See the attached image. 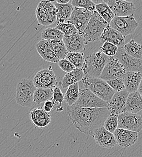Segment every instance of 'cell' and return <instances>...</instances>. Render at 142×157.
Masks as SVG:
<instances>
[{
  "label": "cell",
  "instance_id": "1",
  "mask_svg": "<svg viewBox=\"0 0 142 157\" xmlns=\"http://www.w3.org/2000/svg\"><path fill=\"white\" fill-rule=\"evenodd\" d=\"M67 114L74 126L82 133L92 136L103 126L110 113L107 108H88L73 105L67 106Z\"/></svg>",
  "mask_w": 142,
  "mask_h": 157
},
{
  "label": "cell",
  "instance_id": "2",
  "mask_svg": "<svg viewBox=\"0 0 142 157\" xmlns=\"http://www.w3.org/2000/svg\"><path fill=\"white\" fill-rule=\"evenodd\" d=\"M109 58V57L99 51L88 56L82 67L85 76L100 78Z\"/></svg>",
  "mask_w": 142,
  "mask_h": 157
},
{
  "label": "cell",
  "instance_id": "3",
  "mask_svg": "<svg viewBox=\"0 0 142 157\" xmlns=\"http://www.w3.org/2000/svg\"><path fill=\"white\" fill-rule=\"evenodd\" d=\"M81 82L85 89L90 90L98 98L107 103L109 101L116 93L105 80L101 78L85 76Z\"/></svg>",
  "mask_w": 142,
  "mask_h": 157
},
{
  "label": "cell",
  "instance_id": "4",
  "mask_svg": "<svg viewBox=\"0 0 142 157\" xmlns=\"http://www.w3.org/2000/svg\"><path fill=\"white\" fill-rule=\"evenodd\" d=\"M36 90L33 80L28 78L21 79L17 86L15 95L17 103L23 107H30L33 103Z\"/></svg>",
  "mask_w": 142,
  "mask_h": 157
},
{
  "label": "cell",
  "instance_id": "5",
  "mask_svg": "<svg viewBox=\"0 0 142 157\" xmlns=\"http://www.w3.org/2000/svg\"><path fill=\"white\" fill-rule=\"evenodd\" d=\"M108 24L96 10L93 12L82 35L88 44L97 40L99 39L103 30Z\"/></svg>",
  "mask_w": 142,
  "mask_h": 157
},
{
  "label": "cell",
  "instance_id": "6",
  "mask_svg": "<svg viewBox=\"0 0 142 157\" xmlns=\"http://www.w3.org/2000/svg\"><path fill=\"white\" fill-rule=\"evenodd\" d=\"M35 13L39 24L48 26L56 21L58 9L53 1H42L38 4Z\"/></svg>",
  "mask_w": 142,
  "mask_h": 157
},
{
  "label": "cell",
  "instance_id": "7",
  "mask_svg": "<svg viewBox=\"0 0 142 157\" xmlns=\"http://www.w3.org/2000/svg\"><path fill=\"white\" fill-rule=\"evenodd\" d=\"M126 71L123 66L115 56L109 57L100 78L105 80H110L115 78L123 79Z\"/></svg>",
  "mask_w": 142,
  "mask_h": 157
},
{
  "label": "cell",
  "instance_id": "8",
  "mask_svg": "<svg viewBox=\"0 0 142 157\" xmlns=\"http://www.w3.org/2000/svg\"><path fill=\"white\" fill-rule=\"evenodd\" d=\"M138 25L139 24L134 16L115 17L109 24L111 28L118 31L124 37L133 34Z\"/></svg>",
  "mask_w": 142,
  "mask_h": 157
},
{
  "label": "cell",
  "instance_id": "9",
  "mask_svg": "<svg viewBox=\"0 0 142 157\" xmlns=\"http://www.w3.org/2000/svg\"><path fill=\"white\" fill-rule=\"evenodd\" d=\"M33 81L36 88L53 90L58 84L56 76L52 66L39 71Z\"/></svg>",
  "mask_w": 142,
  "mask_h": 157
},
{
  "label": "cell",
  "instance_id": "10",
  "mask_svg": "<svg viewBox=\"0 0 142 157\" xmlns=\"http://www.w3.org/2000/svg\"><path fill=\"white\" fill-rule=\"evenodd\" d=\"M129 93L126 90L116 92L113 98L108 102L107 109L110 115L118 117L126 111V101Z\"/></svg>",
  "mask_w": 142,
  "mask_h": 157
},
{
  "label": "cell",
  "instance_id": "11",
  "mask_svg": "<svg viewBox=\"0 0 142 157\" xmlns=\"http://www.w3.org/2000/svg\"><path fill=\"white\" fill-rule=\"evenodd\" d=\"M81 107L88 108H107L108 103L103 101L90 90L88 89H80L79 98L75 103Z\"/></svg>",
  "mask_w": 142,
  "mask_h": 157
},
{
  "label": "cell",
  "instance_id": "12",
  "mask_svg": "<svg viewBox=\"0 0 142 157\" xmlns=\"http://www.w3.org/2000/svg\"><path fill=\"white\" fill-rule=\"evenodd\" d=\"M118 128L140 132L142 130V116L137 114L125 113L118 116Z\"/></svg>",
  "mask_w": 142,
  "mask_h": 157
},
{
  "label": "cell",
  "instance_id": "13",
  "mask_svg": "<svg viewBox=\"0 0 142 157\" xmlns=\"http://www.w3.org/2000/svg\"><path fill=\"white\" fill-rule=\"evenodd\" d=\"M93 14V12L82 8H74L71 17L67 22L74 25L78 30V33L82 35Z\"/></svg>",
  "mask_w": 142,
  "mask_h": 157
},
{
  "label": "cell",
  "instance_id": "14",
  "mask_svg": "<svg viewBox=\"0 0 142 157\" xmlns=\"http://www.w3.org/2000/svg\"><path fill=\"white\" fill-rule=\"evenodd\" d=\"M115 57L119 60L126 72L142 73V59H137L126 53L123 47H118Z\"/></svg>",
  "mask_w": 142,
  "mask_h": 157
},
{
  "label": "cell",
  "instance_id": "15",
  "mask_svg": "<svg viewBox=\"0 0 142 157\" xmlns=\"http://www.w3.org/2000/svg\"><path fill=\"white\" fill-rule=\"evenodd\" d=\"M106 3L111 10L113 11L115 17H125L134 16L136 7L131 2L123 0L103 1Z\"/></svg>",
  "mask_w": 142,
  "mask_h": 157
},
{
  "label": "cell",
  "instance_id": "16",
  "mask_svg": "<svg viewBox=\"0 0 142 157\" xmlns=\"http://www.w3.org/2000/svg\"><path fill=\"white\" fill-rule=\"evenodd\" d=\"M92 137L94 138L96 144L102 148L110 149L117 144L114 134L106 131L103 126L97 129Z\"/></svg>",
  "mask_w": 142,
  "mask_h": 157
},
{
  "label": "cell",
  "instance_id": "17",
  "mask_svg": "<svg viewBox=\"0 0 142 157\" xmlns=\"http://www.w3.org/2000/svg\"><path fill=\"white\" fill-rule=\"evenodd\" d=\"M113 134L117 144L123 148L132 146L139 138L137 132L121 128H117Z\"/></svg>",
  "mask_w": 142,
  "mask_h": 157
},
{
  "label": "cell",
  "instance_id": "18",
  "mask_svg": "<svg viewBox=\"0 0 142 157\" xmlns=\"http://www.w3.org/2000/svg\"><path fill=\"white\" fill-rule=\"evenodd\" d=\"M62 40L68 53H82L85 50V45L88 44L83 36L79 33L64 36Z\"/></svg>",
  "mask_w": 142,
  "mask_h": 157
},
{
  "label": "cell",
  "instance_id": "19",
  "mask_svg": "<svg viewBox=\"0 0 142 157\" xmlns=\"http://www.w3.org/2000/svg\"><path fill=\"white\" fill-rule=\"evenodd\" d=\"M103 44L106 42L114 44L118 47H123L125 45V37L118 31L111 28L108 24L103 30L99 39Z\"/></svg>",
  "mask_w": 142,
  "mask_h": 157
},
{
  "label": "cell",
  "instance_id": "20",
  "mask_svg": "<svg viewBox=\"0 0 142 157\" xmlns=\"http://www.w3.org/2000/svg\"><path fill=\"white\" fill-rule=\"evenodd\" d=\"M30 118L33 124L40 128L47 126L51 122V115L43 108H36L30 111Z\"/></svg>",
  "mask_w": 142,
  "mask_h": 157
},
{
  "label": "cell",
  "instance_id": "21",
  "mask_svg": "<svg viewBox=\"0 0 142 157\" xmlns=\"http://www.w3.org/2000/svg\"><path fill=\"white\" fill-rule=\"evenodd\" d=\"M36 49L44 60L54 63H58L59 61L52 50L49 41L42 39L36 44Z\"/></svg>",
  "mask_w": 142,
  "mask_h": 157
},
{
  "label": "cell",
  "instance_id": "22",
  "mask_svg": "<svg viewBox=\"0 0 142 157\" xmlns=\"http://www.w3.org/2000/svg\"><path fill=\"white\" fill-rule=\"evenodd\" d=\"M142 78V73L139 72H126L123 78L125 90L129 93L138 91Z\"/></svg>",
  "mask_w": 142,
  "mask_h": 157
},
{
  "label": "cell",
  "instance_id": "23",
  "mask_svg": "<svg viewBox=\"0 0 142 157\" xmlns=\"http://www.w3.org/2000/svg\"><path fill=\"white\" fill-rule=\"evenodd\" d=\"M142 110V96L138 92L129 93L126 101V113L137 114Z\"/></svg>",
  "mask_w": 142,
  "mask_h": 157
},
{
  "label": "cell",
  "instance_id": "24",
  "mask_svg": "<svg viewBox=\"0 0 142 157\" xmlns=\"http://www.w3.org/2000/svg\"><path fill=\"white\" fill-rule=\"evenodd\" d=\"M85 77L82 68H76L73 71L67 73L61 82L63 88H67L71 85L78 83Z\"/></svg>",
  "mask_w": 142,
  "mask_h": 157
},
{
  "label": "cell",
  "instance_id": "25",
  "mask_svg": "<svg viewBox=\"0 0 142 157\" xmlns=\"http://www.w3.org/2000/svg\"><path fill=\"white\" fill-rule=\"evenodd\" d=\"M54 4L58 9V14L56 18L57 25L63 23H67L70 19L72 12L74 9L73 6L70 3L65 5H62L56 3L55 1H54Z\"/></svg>",
  "mask_w": 142,
  "mask_h": 157
},
{
  "label": "cell",
  "instance_id": "26",
  "mask_svg": "<svg viewBox=\"0 0 142 157\" xmlns=\"http://www.w3.org/2000/svg\"><path fill=\"white\" fill-rule=\"evenodd\" d=\"M80 89L79 83H76L68 87V89L64 94V100L68 106L75 105L79 98Z\"/></svg>",
  "mask_w": 142,
  "mask_h": 157
},
{
  "label": "cell",
  "instance_id": "27",
  "mask_svg": "<svg viewBox=\"0 0 142 157\" xmlns=\"http://www.w3.org/2000/svg\"><path fill=\"white\" fill-rule=\"evenodd\" d=\"M126 53L137 59H142V45L132 39L123 47Z\"/></svg>",
  "mask_w": 142,
  "mask_h": 157
},
{
  "label": "cell",
  "instance_id": "28",
  "mask_svg": "<svg viewBox=\"0 0 142 157\" xmlns=\"http://www.w3.org/2000/svg\"><path fill=\"white\" fill-rule=\"evenodd\" d=\"M96 10L102 18L109 24L115 17V15L108 5L104 2L103 1H102V2L100 4H96Z\"/></svg>",
  "mask_w": 142,
  "mask_h": 157
},
{
  "label": "cell",
  "instance_id": "29",
  "mask_svg": "<svg viewBox=\"0 0 142 157\" xmlns=\"http://www.w3.org/2000/svg\"><path fill=\"white\" fill-rule=\"evenodd\" d=\"M52 98L53 90L36 88L34 94L33 101L37 105H40L46 101L52 100Z\"/></svg>",
  "mask_w": 142,
  "mask_h": 157
},
{
  "label": "cell",
  "instance_id": "30",
  "mask_svg": "<svg viewBox=\"0 0 142 157\" xmlns=\"http://www.w3.org/2000/svg\"><path fill=\"white\" fill-rule=\"evenodd\" d=\"M64 35L56 28H47L41 33L42 39L51 40H62Z\"/></svg>",
  "mask_w": 142,
  "mask_h": 157
},
{
  "label": "cell",
  "instance_id": "31",
  "mask_svg": "<svg viewBox=\"0 0 142 157\" xmlns=\"http://www.w3.org/2000/svg\"><path fill=\"white\" fill-rule=\"evenodd\" d=\"M49 43L59 60L66 58L68 52L63 40H51Z\"/></svg>",
  "mask_w": 142,
  "mask_h": 157
},
{
  "label": "cell",
  "instance_id": "32",
  "mask_svg": "<svg viewBox=\"0 0 142 157\" xmlns=\"http://www.w3.org/2000/svg\"><path fill=\"white\" fill-rule=\"evenodd\" d=\"M65 59L69 60L76 68H82L85 60L83 53H68Z\"/></svg>",
  "mask_w": 142,
  "mask_h": 157
},
{
  "label": "cell",
  "instance_id": "33",
  "mask_svg": "<svg viewBox=\"0 0 142 157\" xmlns=\"http://www.w3.org/2000/svg\"><path fill=\"white\" fill-rule=\"evenodd\" d=\"M71 4L74 8H82L91 12L96 11V4L91 0H73Z\"/></svg>",
  "mask_w": 142,
  "mask_h": 157
},
{
  "label": "cell",
  "instance_id": "34",
  "mask_svg": "<svg viewBox=\"0 0 142 157\" xmlns=\"http://www.w3.org/2000/svg\"><path fill=\"white\" fill-rule=\"evenodd\" d=\"M53 102L55 105H58L56 111L58 112H61L63 111V107L62 106V104L64 101V95L59 87L56 86L53 89V98L52 100Z\"/></svg>",
  "mask_w": 142,
  "mask_h": 157
},
{
  "label": "cell",
  "instance_id": "35",
  "mask_svg": "<svg viewBox=\"0 0 142 157\" xmlns=\"http://www.w3.org/2000/svg\"><path fill=\"white\" fill-rule=\"evenodd\" d=\"M57 29L60 30L62 33L64 35V36H68L73 34L79 33L78 30L75 27L74 25L70 23H63L58 24L56 26Z\"/></svg>",
  "mask_w": 142,
  "mask_h": 157
},
{
  "label": "cell",
  "instance_id": "36",
  "mask_svg": "<svg viewBox=\"0 0 142 157\" xmlns=\"http://www.w3.org/2000/svg\"><path fill=\"white\" fill-rule=\"evenodd\" d=\"M103 126L106 131L114 134L118 128V117L109 115L105 120Z\"/></svg>",
  "mask_w": 142,
  "mask_h": 157
},
{
  "label": "cell",
  "instance_id": "37",
  "mask_svg": "<svg viewBox=\"0 0 142 157\" xmlns=\"http://www.w3.org/2000/svg\"><path fill=\"white\" fill-rule=\"evenodd\" d=\"M118 50V47L110 42H106L103 44L99 52L103 53L108 57L115 56Z\"/></svg>",
  "mask_w": 142,
  "mask_h": 157
},
{
  "label": "cell",
  "instance_id": "38",
  "mask_svg": "<svg viewBox=\"0 0 142 157\" xmlns=\"http://www.w3.org/2000/svg\"><path fill=\"white\" fill-rule=\"evenodd\" d=\"M109 86L116 92H120L125 90L123 79L115 78L106 81Z\"/></svg>",
  "mask_w": 142,
  "mask_h": 157
},
{
  "label": "cell",
  "instance_id": "39",
  "mask_svg": "<svg viewBox=\"0 0 142 157\" xmlns=\"http://www.w3.org/2000/svg\"><path fill=\"white\" fill-rule=\"evenodd\" d=\"M58 64L61 70L62 71L66 72L67 73H70L76 69L75 67L67 59L60 60L58 62Z\"/></svg>",
  "mask_w": 142,
  "mask_h": 157
},
{
  "label": "cell",
  "instance_id": "40",
  "mask_svg": "<svg viewBox=\"0 0 142 157\" xmlns=\"http://www.w3.org/2000/svg\"><path fill=\"white\" fill-rule=\"evenodd\" d=\"M55 105L54 104V103L53 102L52 100H48V101H46L45 102H44V106H44L43 109L45 111L50 113V112L54 108Z\"/></svg>",
  "mask_w": 142,
  "mask_h": 157
},
{
  "label": "cell",
  "instance_id": "41",
  "mask_svg": "<svg viewBox=\"0 0 142 157\" xmlns=\"http://www.w3.org/2000/svg\"><path fill=\"white\" fill-rule=\"evenodd\" d=\"M55 2L59 4L65 5L70 3V0H56Z\"/></svg>",
  "mask_w": 142,
  "mask_h": 157
},
{
  "label": "cell",
  "instance_id": "42",
  "mask_svg": "<svg viewBox=\"0 0 142 157\" xmlns=\"http://www.w3.org/2000/svg\"><path fill=\"white\" fill-rule=\"evenodd\" d=\"M140 94V95L142 96V80H141V82H140V86L139 87V89H138V91H137Z\"/></svg>",
  "mask_w": 142,
  "mask_h": 157
}]
</instances>
